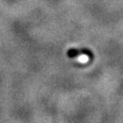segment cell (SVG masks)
<instances>
[{"instance_id":"1","label":"cell","mask_w":123,"mask_h":123,"mask_svg":"<svg viewBox=\"0 0 123 123\" xmlns=\"http://www.w3.org/2000/svg\"><path fill=\"white\" fill-rule=\"evenodd\" d=\"M88 59H89V57L86 54H81L79 57H77V60L79 61V62H80V63H86L88 61Z\"/></svg>"}]
</instances>
